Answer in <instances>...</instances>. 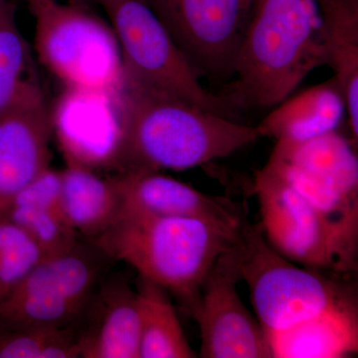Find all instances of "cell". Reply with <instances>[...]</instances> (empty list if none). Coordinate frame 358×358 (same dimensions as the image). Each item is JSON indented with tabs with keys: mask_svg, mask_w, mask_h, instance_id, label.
Wrapping results in <instances>:
<instances>
[{
	"mask_svg": "<svg viewBox=\"0 0 358 358\" xmlns=\"http://www.w3.org/2000/svg\"><path fill=\"white\" fill-rule=\"evenodd\" d=\"M327 66L345 102L352 143L358 138V0H319Z\"/></svg>",
	"mask_w": 358,
	"mask_h": 358,
	"instance_id": "ac0fdd59",
	"label": "cell"
},
{
	"mask_svg": "<svg viewBox=\"0 0 358 358\" xmlns=\"http://www.w3.org/2000/svg\"><path fill=\"white\" fill-rule=\"evenodd\" d=\"M6 1L7 0H0V14H1L2 8H3Z\"/></svg>",
	"mask_w": 358,
	"mask_h": 358,
	"instance_id": "4316f807",
	"label": "cell"
},
{
	"mask_svg": "<svg viewBox=\"0 0 358 358\" xmlns=\"http://www.w3.org/2000/svg\"><path fill=\"white\" fill-rule=\"evenodd\" d=\"M61 178L66 220L78 234L95 239L115 222L121 211L114 179L75 164H66Z\"/></svg>",
	"mask_w": 358,
	"mask_h": 358,
	"instance_id": "d6986e66",
	"label": "cell"
},
{
	"mask_svg": "<svg viewBox=\"0 0 358 358\" xmlns=\"http://www.w3.org/2000/svg\"><path fill=\"white\" fill-rule=\"evenodd\" d=\"M2 219L15 224L29 235L45 257L65 253L78 243L76 231L71 227L62 212L54 209L11 204Z\"/></svg>",
	"mask_w": 358,
	"mask_h": 358,
	"instance_id": "603a6c76",
	"label": "cell"
},
{
	"mask_svg": "<svg viewBox=\"0 0 358 358\" xmlns=\"http://www.w3.org/2000/svg\"><path fill=\"white\" fill-rule=\"evenodd\" d=\"M140 315V358H194L169 292L138 275L136 281Z\"/></svg>",
	"mask_w": 358,
	"mask_h": 358,
	"instance_id": "ffe728a7",
	"label": "cell"
},
{
	"mask_svg": "<svg viewBox=\"0 0 358 358\" xmlns=\"http://www.w3.org/2000/svg\"><path fill=\"white\" fill-rule=\"evenodd\" d=\"M29 8L37 57L64 88L121 92V49L110 22L81 2L46 0Z\"/></svg>",
	"mask_w": 358,
	"mask_h": 358,
	"instance_id": "8992f818",
	"label": "cell"
},
{
	"mask_svg": "<svg viewBox=\"0 0 358 358\" xmlns=\"http://www.w3.org/2000/svg\"><path fill=\"white\" fill-rule=\"evenodd\" d=\"M80 357L79 333L73 327H11L0 331V358Z\"/></svg>",
	"mask_w": 358,
	"mask_h": 358,
	"instance_id": "7402d4cb",
	"label": "cell"
},
{
	"mask_svg": "<svg viewBox=\"0 0 358 358\" xmlns=\"http://www.w3.org/2000/svg\"><path fill=\"white\" fill-rule=\"evenodd\" d=\"M117 173L185 171L229 157L261 138L257 127L124 79Z\"/></svg>",
	"mask_w": 358,
	"mask_h": 358,
	"instance_id": "6da1fadb",
	"label": "cell"
},
{
	"mask_svg": "<svg viewBox=\"0 0 358 358\" xmlns=\"http://www.w3.org/2000/svg\"><path fill=\"white\" fill-rule=\"evenodd\" d=\"M51 107L41 85L0 114V219L15 195L50 166Z\"/></svg>",
	"mask_w": 358,
	"mask_h": 358,
	"instance_id": "4fadbf2b",
	"label": "cell"
},
{
	"mask_svg": "<svg viewBox=\"0 0 358 358\" xmlns=\"http://www.w3.org/2000/svg\"><path fill=\"white\" fill-rule=\"evenodd\" d=\"M239 228L189 216L120 214L93 243L173 294L190 315L205 278L236 242Z\"/></svg>",
	"mask_w": 358,
	"mask_h": 358,
	"instance_id": "3957f363",
	"label": "cell"
},
{
	"mask_svg": "<svg viewBox=\"0 0 358 358\" xmlns=\"http://www.w3.org/2000/svg\"><path fill=\"white\" fill-rule=\"evenodd\" d=\"M121 49L124 79L236 120L225 96L207 91L171 33L143 0H95Z\"/></svg>",
	"mask_w": 358,
	"mask_h": 358,
	"instance_id": "52a82bcc",
	"label": "cell"
},
{
	"mask_svg": "<svg viewBox=\"0 0 358 358\" xmlns=\"http://www.w3.org/2000/svg\"><path fill=\"white\" fill-rule=\"evenodd\" d=\"M96 293L95 312L79 333L80 357L140 358V315L136 289L110 282Z\"/></svg>",
	"mask_w": 358,
	"mask_h": 358,
	"instance_id": "9a60e30c",
	"label": "cell"
},
{
	"mask_svg": "<svg viewBox=\"0 0 358 358\" xmlns=\"http://www.w3.org/2000/svg\"><path fill=\"white\" fill-rule=\"evenodd\" d=\"M199 76L230 79L253 0H143Z\"/></svg>",
	"mask_w": 358,
	"mask_h": 358,
	"instance_id": "9c48e42d",
	"label": "cell"
},
{
	"mask_svg": "<svg viewBox=\"0 0 358 358\" xmlns=\"http://www.w3.org/2000/svg\"><path fill=\"white\" fill-rule=\"evenodd\" d=\"M112 178L121 201L120 214L189 216L234 229L244 220L229 199L200 192L160 171H122Z\"/></svg>",
	"mask_w": 358,
	"mask_h": 358,
	"instance_id": "5bb4252c",
	"label": "cell"
},
{
	"mask_svg": "<svg viewBox=\"0 0 358 358\" xmlns=\"http://www.w3.org/2000/svg\"><path fill=\"white\" fill-rule=\"evenodd\" d=\"M51 115L67 164L117 169L122 140L120 93L64 88Z\"/></svg>",
	"mask_w": 358,
	"mask_h": 358,
	"instance_id": "7c38bea8",
	"label": "cell"
},
{
	"mask_svg": "<svg viewBox=\"0 0 358 358\" xmlns=\"http://www.w3.org/2000/svg\"><path fill=\"white\" fill-rule=\"evenodd\" d=\"M266 336L271 358L350 357L358 352L357 301Z\"/></svg>",
	"mask_w": 358,
	"mask_h": 358,
	"instance_id": "2e32d148",
	"label": "cell"
},
{
	"mask_svg": "<svg viewBox=\"0 0 358 358\" xmlns=\"http://www.w3.org/2000/svg\"><path fill=\"white\" fill-rule=\"evenodd\" d=\"M33 58L18 27L15 6L7 0L0 14V114L41 85Z\"/></svg>",
	"mask_w": 358,
	"mask_h": 358,
	"instance_id": "44dd1931",
	"label": "cell"
},
{
	"mask_svg": "<svg viewBox=\"0 0 358 358\" xmlns=\"http://www.w3.org/2000/svg\"><path fill=\"white\" fill-rule=\"evenodd\" d=\"M345 115L338 84L329 81L286 98L257 126L261 138L305 141L333 133Z\"/></svg>",
	"mask_w": 358,
	"mask_h": 358,
	"instance_id": "e0dca14e",
	"label": "cell"
},
{
	"mask_svg": "<svg viewBox=\"0 0 358 358\" xmlns=\"http://www.w3.org/2000/svg\"><path fill=\"white\" fill-rule=\"evenodd\" d=\"M235 248L241 282L248 286L255 315L266 333L284 331L357 301L345 277L284 258L268 244L259 226L245 219Z\"/></svg>",
	"mask_w": 358,
	"mask_h": 358,
	"instance_id": "277c9868",
	"label": "cell"
},
{
	"mask_svg": "<svg viewBox=\"0 0 358 358\" xmlns=\"http://www.w3.org/2000/svg\"><path fill=\"white\" fill-rule=\"evenodd\" d=\"M70 1L81 2V3L89 4L91 2H95V0H70Z\"/></svg>",
	"mask_w": 358,
	"mask_h": 358,
	"instance_id": "484cf974",
	"label": "cell"
},
{
	"mask_svg": "<svg viewBox=\"0 0 358 358\" xmlns=\"http://www.w3.org/2000/svg\"><path fill=\"white\" fill-rule=\"evenodd\" d=\"M327 64L319 0H253L225 96L235 108H274Z\"/></svg>",
	"mask_w": 358,
	"mask_h": 358,
	"instance_id": "7a4b0ae2",
	"label": "cell"
},
{
	"mask_svg": "<svg viewBox=\"0 0 358 358\" xmlns=\"http://www.w3.org/2000/svg\"><path fill=\"white\" fill-rule=\"evenodd\" d=\"M23 1H25L29 7H31L33 6H36V4L40 3V2L46 1V0H23Z\"/></svg>",
	"mask_w": 358,
	"mask_h": 358,
	"instance_id": "d4e9b609",
	"label": "cell"
},
{
	"mask_svg": "<svg viewBox=\"0 0 358 358\" xmlns=\"http://www.w3.org/2000/svg\"><path fill=\"white\" fill-rule=\"evenodd\" d=\"M103 255L78 242L70 251L44 257L0 301V320L10 327H73L95 296Z\"/></svg>",
	"mask_w": 358,
	"mask_h": 358,
	"instance_id": "ba28073f",
	"label": "cell"
},
{
	"mask_svg": "<svg viewBox=\"0 0 358 358\" xmlns=\"http://www.w3.org/2000/svg\"><path fill=\"white\" fill-rule=\"evenodd\" d=\"M264 238L292 262L346 278L350 271L329 225L300 193L264 166L254 185Z\"/></svg>",
	"mask_w": 358,
	"mask_h": 358,
	"instance_id": "30bf717a",
	"label": "cell"
},
{
	"mask_svg": "<svg viewBox=\"0 0 358 358\" xmlns=\"http://www.w3.org/2000/svg\"><path fill=\"white\" fill-rule=\"evenodd\" d=\"M235 243L205 278L190 313L199 327L201 343L197 355L202 358H271L265 331L238 292L241 275Z\"/></svg>",
	"mask_w": 358,
	"mask_h": 358,
	"instance_id": "8fae6325",
	"label": "cell"
},
{
	"mask_svg": "<svg viewBox=\"0 0 358 358\" xmlns=\"http://www.w3.org/2000/svg\"><path fill=\"white\" fill-rule=\"evenodd\" d=\"M338 131L305 141H278L266 167L300 193L333 233L346 268L357 267L358 160Z\"/></svg>",
	"mask_w": 358,
	"mask_h": 358,
	"instance_id": "5b68a950",
	"label": "cell"
},
{
	"mask_svg": "<svg viewBox=\"0 0 358 358\" xmlns=\"http://www.w3.org/2000/svg\"><path fill=\"white\" fill-rule=\"evenodd\" d=\"M44 257L29 235L10 221L0 219V301Z\"/></svg>",
	"mask_w": 358,
	"mask_h": 358,
	"instance_id": "cb8c5ba5",
	"label": "cell"
}]
</instances>
